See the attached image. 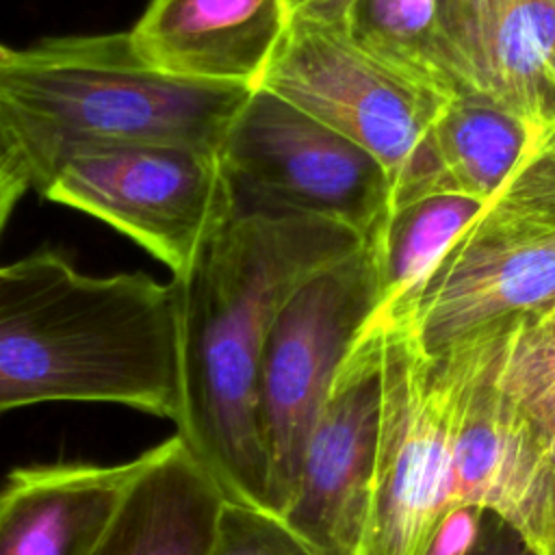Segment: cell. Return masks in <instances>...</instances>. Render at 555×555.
<instances>
[{"mask_svg":"<svg viewBox=\"0 0 555 555\" xmlns=\"http://www.w3.org/2000/svg\"><path fill=\"white\" fill-rule=\"evenodd\" d=\"M340 22L362 50L416 85L447 100L466 95L440 0H353Z\"/></svg>","mask_w":555,"mask_h":555,"instance_id":"18","label":"cell"},{"mask_svg":"<svg viewBox=\"0 0 555 555\" xmlns=\"http://www.w3.org/2000/svg\"><path fill=\"white\" fill-rule=\"evenodd\" d=\"M286 24L282 0H150L128 35L156 72L256 87Z\"/></svg>","mask_w":555,"mask_h":555,"instance_id":"12","label":"cell"},{"mask_svg":"<svg viewBox=\"0 0 555 555\" xmlns=\"http://www.w3.org/2000/svg\"><path fill=\"white\" fill-rule=\"evenodd\" d=\"M364 243L321 217L234 210L193 273L171 280L180 314L176 436L225 501L267 509L260 369L278 312L306 280Z\"/></svg>","mask_w":555,"mask_h":555,"instance_id":"1","label":"cell"},{"mask_svg":"<svg viewBox=\"0 0 555 555\" xmlns=\"http://www.w3.org/2000/svg\"><path fill=\"white\" fill-rule=\"evenodd\" d=\"M486 509L479 505H455L438 522L423 555H468L481 531Z\"/></svg>","mask_w":555,"mask_h":555,"instance_id":"20","label":"cell"},{"mask_svg":"<svg viewBox=\"0 0 555 555\" xmlns=\"http://www.w3.org/2000/svg\"><path fill=\"white\" fill-rule=\"evenodd\" d=\"M219 156L236 210L321 217L369 241L390 208V180L366 150L260 87L230 124Z\"/></svg>","mask_w":555,"mask_h":555,"instance_id":"8","label":"cell"},{"mask_svg":"<svg viewBox=\"0 0 555 555\" xmlns=\"http://www.w3.org/2000/svg\"><path fill=\"white\" fill-rule=\"evenodd\" d=\"M173 282L89 275L54 249L0 264V416L50 403H119L178 416Z\"/></svg>","mask_w":555,"mask_h":555,"instance_id":"2","label":"cell"},{"mask_svg":"<svg viewBox=\"0 0 555 555\" xmlns=\"http://www.w3.org/2000/svg\"><path fill=\"white\" fill-rule=\"evenodd\" d=\"M382 332L364 323L310 431L280 514L312 555H360L379 431Z\"/></svg>","mask_w":555,"mask_h":555,"instance_id":"10","label":"cell"},{"mask_svg":"<svg viewBox=\"0 0 555 555\" xmlns=\"http://www.w3.org/2000/svg\"><path fill=\"white\" fill-rule=\"evenodd\" d=\"M479 95L533 130L555 126V0H509L490 41Z\"/></svg>","mask_w":555,"mask_h":555,"instance_id":"17","label":"cell"},{"mask_svg":"<svg viewBox=\"0 0 555 555\" xmlns=\"http://www.w3.org/2000/svg\"><path fill=\"white\" fill-rule=\"evenodd\" d=\"M143 464L50 462L0 483V555H89Z\"/></svg>","mask_w":555,"mask_h":555,"instance_id":"13","label":"cell"},{"mask_svg":"<svg viewBox=\"0 0 555 555\" xmlns=\"http://www.w3.org/2000/svg\"><path fill=\"white\" fill-rule=\"evenodd\" d=\"M514 447V525L555 555V301L505 321L492 371Z\"/></svg>","mask_w":555,"mask_h":555,"instance_id":"11","label":"cell"},{"mask_svg":"<svg viewBox=\"0 0 555 555\" xmlns=\"http://www.w3.org/2000/svg\"><path fill=\"white\" fill-rule=\"evenodd\" d=\"M11 169H26L30 173L28 160L24 154V145H22L15 128L11 126V121L0 111V173L11 171Z\"/></svg>","mask_w":555,"mask_h":555,"instance_id":"23","label":"cell"},{"mask_svg":"<svg viewBox=\"0 0 555 555\" xmlns=\"http://www.w3.org/2000/svg\"><path fill=\"white\" fill-rule=\"evenodd\" d=\"M28 189H13V191H7L4 195H0V236H2V230L15 208V204L20 202V197L26 193Z\"/></svg>","mask_w":555,"mask_h":555,"instance_id":"24","label":"cell"},{"mask_svg":"<svg viewBox=\"0 0 555 555\" xmlns=\"http://www.w3.org/2000/svg\"><path fill=\"white\" fill-rule=\"evenodd\" d=\"M39 193L137 241L184 282L234 215L219 152L178 143H80L56 156Z\"/></svg>","mask_w":555,"mask_h":555,"instance_id":"7","label":"cell"},{"mask_svg":"<svg viewBox=\"0 0 555 555\" xmlns=\"http://www.w3.org/2000/svg\"><path fill=\"white\" fill-rule=\"evenodd\" d=\"M256 87L366 150L390 180V206L431 189L429 134L451 100L362 50L343 22L288 17Z\"/></svg>","mask_w":555,"mask_h":555,"instance_id":"6","label":"cell"},{"mask_svg":"<svg viewBox=\"0 0 555 555\" xmlns=\"http://www.w3.org/2000/svg\"><path fill=\"white\" fill-rule=\"evenodd\" d=\"M538 134L488 98L451 100L429 134L431 191H453L486 202L509 178Z\"/></svg>","mask_w":555,"mask_h":555,"instance_id":"16","label":"cell"},{"mask_svg":"<svg viewBox=\"0 0 555 555\" xmlns=\"http://www.w3.org/2000/svg\"><path fill=\"white\" fill-rule=\"evenodd\" d=\"M288 17L340 22L353 0H282Z\"/></svg>","mask_w":555,"mask_h":555,"instance_id":"22","label":"cell"},{"mask_svg":"<svg viewBox=\"0 0 555 555\" xmlns=\"http://www.w3.org/2000/svg\"><path fill=\"white\" fill-rule=\"evenodd\" d=\"M254 87L191 82L152 69L126 33L48 37L0 54V111L33 189L80 143H178L219 152Z\"/></svg>","mask_w":555,"mask_h":555,"instance_id":"3","label":"cell"},{"mask_svg":"<svg viewBox=\"0 0 555 555\" xmlns=\"http://www.w3.org/2000/svg\"><path fill=\"white\" fill-rule=\"evenodd\" d=\"M555 301V126L462 228L403 323L427 353Z\"/></svg>","mask_w":555,"mask_h":555,"instance_id":"5","label":"cell"},{"mask_svg":"<svg viewBox=\"0 0 555 555\" xmlns=\"http://www.w3.org/2000/svg\"><path fill=\"white\" fill-rule=\"evenodd\" d=\"M481 206L483 199L453 191H427L390 206L369 238L377 273V304L369 321H405L444 249Z\"/></svg>","mask_w":555,"mask_h":555,"instance_id":"15","label":"cell"},{"mask_svg":"<svg viewBox=\"0 0 555 555\" xmlns=\"http://www.w3.org/2000/svg\"><path fill=\"white\" fill-rule=\"evenodd\" d=\"M223 492L171 436L143 451V464L89 555H206Z\"/></svg>","mask_w":555,"mask_h":555,"instance_id":"14","label":"cell"},{"mask_svg":"<svg viewBox=\"0 0 555 555\" xmlns=\"http://www.w3.org/2000/svg\"><path fill=\"white\" fill-rule=\"evenodd\" d=\"M301 540L286 522L251 505L223 501L206 555H291Z\"/></svg>","mask_w":555,"mask_h":555,"instance_id":"19","label":"cell"},{"mask_svg":"<svg viewBox=\"0 0 555 555\" xmlns=\"http://www.w3.org/2000/svg\"><path fill=\"white\" fill-rule=\"evenodd\" d=\"M4 50H7V46H2V43H0V54H4Z\"/></svg>","mask_w":555,"mask_h":555,"instance_id":"25","label":"cell"},{"mask_svg":"<svg viewBox=\"0 0 555 555\" xmlns=\"http://www.w3.org/2000/svg\"><path fill=\"white\" fill-rule=\"evenodd\" d=\"M468 555H540L531 542L507 520L486 509L481 531Z\"/></svg>","mask_w":555,"mask_h":555,"instance_id":"21","label":"cell"},{"mask_svg":"<svg viewBox=\"0 0 555 555\" xmlns=\"http://www.w3.org/2000/svg\"><path fill=\"white\" fill-rule=\"evenodd\" d=\"M382 332V399L360 555H423L451 509V462L486 330L427 353L408 325Z\"/></svg>","mask_w":555,"mask_h":555,"instance_id":"4","label":"cell"},{"mask_svg":"<svg viewBox=\"0 0 555 555\" xmlns=\"http://www.w3.org/2000/svg\"><path fill=\"white\" fill-rule=\"evenodd\" d=\"M377 304L371 243L306 280L278 312L262 351L260 418L267 509L280 516L334 377Z\"/></svg>","mask_w":555,"mask_h":555,"instance_id":"9","label":"cell"}]
</instances>
